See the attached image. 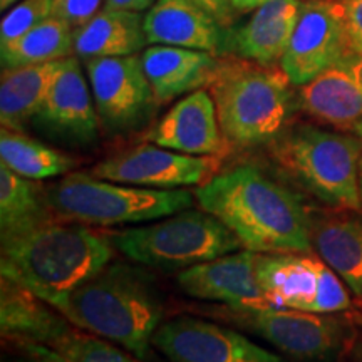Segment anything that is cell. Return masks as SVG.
Instances as JSON below:
<instances>
[{
  "instance_id": "cell-38",
  "label": "cell",
  "mask_w": 362,
  "mask_h": 362,
  "mask_svg": "<svg viewBox=\"0 0 362 362\" xmlns=\"http://www.w3.org/2000/svg\"><path fill=\"white\" fill-rule=\"evenodd\" d=\"M21 0H0V11L7 12L8 8H12L16 4H19Z\"/></svg>"
},
{
  "instance_id": "cell-12",
  "label": "cell",
  "mask_w": 362,
  "mask_h": 362,
  "mask_svg": "<svg viewBox=\"0 0 362 362\" xmlns=\"http://www.w3.org/2000/svg\"><path fill=\"white\" fill-rule=\"evenodd\" d=\"M235 322L259 334L285 354L302 361L327 359L341 347L342 324L329 314L255 307L228 309Z\"/></svg>"
},
{
  "instance_id": "cell-10",
  "label": "cell",
  "mask_w": 362,
  "mask_h": 362,
  "mask_svg": "<svg viewBox=\"0 0 362 362\" xmlns=\"http://www.w3.org/2000/svg\"><path fill=\"white\" fill-rule=\"evenodd\" d=\"M351 52L341 0H304L296 30L279 62L293 86L339 64Z\"/></svg>"
},
{
  "instance_id": "cell-8",
  "label": "cell",
  "mask_w": 362,
  "mask_h": 362,
  "mask_svg": "<svg viewBox=\"0 0 362 362\" xmlns=\"http://www.w3.org/2000/svg\"><path fill=\"white\" fill-rule=\"evenodd\" d=\"M257 280L267 304L312 314L351 307L342 279L324 260L304 253H257Z\"/></svg>"
},
{
  "instance_id": "cell-28",
  "label": "cell",
  "mask_w": 362,
  "mask_h": 362,
  "mask_svg": "<svg viewBox=\"0 0 362 362\" xmlns=\"http://www.w3.org/2000/svg\"><path fill=\"white\" fill-rule=\"evenodd\" d=\"M52 349L61 352L69 362H139L138 357L116 347L115 342L79 327L67 329Z\"/></svg>"
},
{
  "instance_id": "cell-29",
  "label": "cell",
  "mask_w": 362,
  "mask_h": 362,
  "mask_svg": "<svg viewBox=\"0 0 362 362\" xmlns=\"http://www.w3.org/2000/svg\"><path fill=\"white\" fill-rule=\"evenodd\" d=\"M54 13V0H21L8 8L0 24V45L12 42Z\"/></svg>"
},
{
  "instance_id": "cell-5",
  "label": "cell",
  "mask_w": 362,
  "mask_h": 362,
  "mask_svg": "<svg viewBox=\"0 0 362 362\" xmlns=\"http://www.w3.org/2000/svg\"><path fill=\"white\" fill-rule=\"evenodd\" d=\"M272 149L279 165L325 205L351 211L362 208L357 136L298 124L284 129Z\"/></svg>"
},
{
  "instance_id": "cell-9",
  "label": "cell",
  "mask_w": 362,
  "mask_h": 362,
  "mask_svg": "<svg viewBox=\"0 0 362 362\" xmlns=\"http://www.w3.org/2000/svg\"><path fill=\"white\" fill-rule=\"evenodd\" d=\"M86 71L99 119L112 133L138 129L151 117L158 101L141 56L88 59Z\"/></svg>"
},
{
  "instance_id": "cell-14",
  "label": "cell",
  "mask_w": 362,
  "mask_h": 362,
  "mask_svg": "<svg viewBox=\"0 0 362 362\" xmlns=\"http://www.w3.org/2000/svg\"><path fill=\"white\" fill-rule=\"evenodd\" d=\"M93 101L79 57L62 59L33 126L57 141L88 146L98 139L99 116Z\"/></svg>"
},
{
  "instance_id": "cell-17",
  "label": "cell",
  "mask_w": 362,
  "mask_h": 362,
  "mask_svg": "<svg viewBox=\"0 0 362 362\" xmlns=\"http://www.w3.org/2000/svg\"><path fill=\"white\" fill-rule=\"evenodd\" d=\"M304 0H269L238 29H226L225 56L274 66L282 61Z\"/></svg>"
},
{
  "instance_id": "cell-4",
  "label": "cell",
  "mask_w": 362,
  "mask_h": 362,
  "mask_svg": "<svg viewBox=\"0 0 362 362\" xmlns=\"http://www.w3.org/2000/svg\"><path fill=\"white\" fill-rule=\"evenodd\" d=\"M291 84L282 69L237 56L220 59L208 88L226 143L250 148L274 141L291 116Z\"/></svg>"
},
{
  "instance_id": "cell-26",
  "label": "cell",
  "mask_w": 362,
  "mask_h": 362,
  "mask_svg": "<svg viewBox=\"0 0 362 362\" xmlns=\"http://www.w3.org/2000/svg\"><path fill=\"white\" fill-rule=\"evenodd\" d=\"M74 54V29L52 16L12 42L0 45L2 69L61 61Z\"/></svg>"
},
{
  "instance_id": "cell-31",
  "label": "cell",
  "mask_w": 362,
  "mask_h": 362,
  "mask_svg": "<svg viewBox=\"0 0 362 362\" xmlns=\"http://www.w3.org/2000/svg\"><path fill=\"white\" fill-rule=\"evenodd\" d=\"M11 342V359L8 362H69L61 352L44 344L29 341H8Z\"/></svg>"
},
{
  "instance_id": "cell-11",
  "label": "cell",
  "mask_w": 362,
  "mask_h": 362,
  "mask_svg": "<svg viewBox=\"0 0 362 362\" xmlns=\"http://www.w3.org/2000/svg\"><path fill=\"white\" fill-rule=\"evenodd\" d=\"M216 168V156L183 155L149 143L106 158L90 170V175L131 187L178 189L200 187Z\"/></svg>"
},
{
  "instance_id": "cell-13",
  "label": "cell",
  "mask_w": 362,
  "mask_h": 362,
  "mask_svg": "<svg viewBox=\"0 0 362 362\" xmlns=\"http://www.w3.org/2000/svg\"><path fill=\"white\" fill-rule=\"evenodd\" d=\"M153 346L173 362H285L237 330L193 317L161 324Z\"/></svg>"
},
{
  "instance_id": "cell-15",
  "label": "cell",
  "mask_w": 362,
  "mask_h": 362,
  "mask_svg": "<svg viewBox=\"0 0 362 362\" xmlns=\"http://www.w3.org/2000/svg\"><path fill=\"white\" fill-rule=\"evenodd\" d=\"M257 253L237 250L218 259L188 267L178 275V285L189 297L225 304L228 309L269 305L257 280Z\"/></svg>"
},
{
  "instance_id": "cell-22",
  "label": "cell",
  "mask_w": 362,
  "mask_h": 362,
  "mask_svg": "<svg viewBox=\"0 0 362 362\" xmlns=\"http://www.w3.org/2000/svg\"><path fill=\"white\" fill-rule=\"evenodd\" d=\"M144 17L133 11L103 8L84 25L74 30L76 57L134 56L144 47Z\"/></svg>"
},
{
  "instance_id": "cell-30",
  "label": "cell",
  "mask_w": 362,
  "mask_h": 362,
  "mask_svg": "<svg viewBox=\"0 0 362 362\" xmlns=\"http://www.w3.org/2000/svg\"><path fill=\"white\" fill-rule=\"evenodd\" d=\"M104 8V0H54V16L64 19L72 29L84 25Z\"/></svg>"
},
{
  "instance_id": "cell-16",
  "label": "cell",
  "mask_w": 362,
  "mask_h": 362,
  "mask_svg": "<svg viewBox=\"0 0 362 362\" xmlns=\"http://www.w3.org/2000/svg\"><path fill=\"white\" fill-rule=\"evenodd\" d=\"M144 139L192 156H218L226 146L215 101L206 89L193 90L176 103Z\"/></svg>"
},
{
  "instance_id": "cell-3",
  "label": "cell",
  "mask_w": 362,
  "mask_h": 362,
  "mask_svg": "<svg viewBox=\"0 0 362 362\" xmlns=\"http://www.w3.org/2000/svg\"><path fill=\"white\" fill-rule=\"evenodd\" d=\"M112 243L83 223L47 221L2 237L0 270L42 300L64 296L112 262Z\"/></svg>"
},
{
  "instance_id": "cell-18",
  "label": "cell",
  "mask_w": 362,
  "mask_h": 362,
  "mask_svg": "<svg viewBox=\"0 0 362 362\" xmlns=\"http://www.w3.org/2000/svg\"><path fill=\"white\" fill-rule=\"evenodd\" d=\"M151 45H175L225 56L226 29L189 0H156L144 16Z\"/></svg>"
},
{
  "instance_id": "cell-20",
  "label": "cell",
  "mask_w": 362,
  "mask_h": 362,
  "mask_svg": "<svg viewBox=\"0 0 362 362\" xmlns=\"http://www.w3.org/2000/svg\"><path fill=\"white\" fill-rule=\"evenodd\" d=\"M61 312L16 280H0V332L6 341H29L52 347L71 327Z\"/></svg>"
},
{
  "instance_id": "cell-36",
  "label": "cell",
  "mask_w": 362,
  "mask_h": 362,
  "mask_svg": "<svg viewBox=\"0 0 362 362\" xmlns=\"http://www.w3.org/2000/svg\"><path fill=\"white\" fill-rule=\"evenodd\" d=\"M265 2H269V0H232V6L237 12H248L255 11V8L264 6Z\"/></svg>"
},
{
  "instance_id": "cell-27",
  "label": "cell",
  "mask_w": 362,
  "mask_h": 362,
  "mask_svg": "<svg viewBox=\"0 0 362 362\" xmlns=\"http://www.w3.org/2000/svg\"><path fill=\"white\" fill-rule=\"evenodd\" d=\"M0 163L13 173L29 180H45L69 173L78 160L67 153L29 138L21 131H0Z\"/></svg>"
},
{
  "instance_id": "cell-19",
  "label": "cell",
  "mask_w": 362,
  "mask_h": 362,
  "mask_svg": "<svg viewBox=\"0 0 362 362\" xmlns=\"http://www.w3.org/2000/svg\"><path fill=\"white\" fill-rule=\"evenodd\" d=\"M141 62L158 103H170L208 86L220 66L215 54L175 45L144 49Z\"/></svg>"
},
{
  "instance_id": "cell-24",
  "label": "cell",
  "mask_w": 362,
  "mask_h": 362,
  "mask_svg": "<svg viewBox=\"0 0 362 362\" xmlns=\"http://www.w3.org/2000/svg\"><path fill=\"white\" fill-rule=\"evenodd\" d=\"M320 259L362 300V218L336 216L312 225Z\"/></svg>"
},
{
  "instance_id": "cell-33",
  "label": "cell",
  "mask_w": 362,
  "mask_h": 362,
  "mask_svg": "<svg viewBox=\"0 0 362 362\" xmlns=\"http://www.w3.org/2000/svg\"><path fill=\"white\" fill-rule=\"evenodd\" d=\"M194 6L202 7L203 11L215 17L225 29H232L235 24V11L232 6V0H189Z\"/></svg>"
},
{
  "instance_id": "cell-6",
  "label": "cell",
  "mask_w": 362,
  "mask_h": 362,
  "mask_svg": "<svg viewBox=\"0 0 362 362\" xmlns=\"http://www.w3.org/2000/svg\"><path fill=\"white\" fill-rule=\"evenodd\" d=\"M54 214L83 225L116 226L143 223L188 210L187 189H155L115 183L90 173H69L47 189Z\"/></svg>"
},
{
  "instance_id": "cell-2",
  "label": "cell",
  "mask_w": 362,
  "mask_h": 362,
  "mask_svg": "<svg viewBox=\"0 0 362 362\" xmlns=\"http://www.w3.org/2000/svg\"><path fill=\"white\" fill-rule=\"evenodd\" d=\"M47 304L74 327L117 344L139 361L149 357L163 317L155 279L124 262H111L93 279Z\"/></svg>"
},
{
  "instance_id": "cell-37",
  "label": "cell",
  "mask_w": 362,
  "mask_h": 362,
  "mask_svg": "<svg viewBox=\"0 0 362 362\" xmlns=\"http://www.w3.org/2000/svg\"><path fill=\"white\" fill-rule=\"evenodd\" d=\"M354 133L357 138H359V143H361V160H359V183H361V194H362V119L357 121L354 124Z\"/></svg>"
},
{
  "instance_id": "cell-32",
  "label": "cell",
  "mask_w": 362,
  "mask_h": 362,
  "mask_svg": "<svg viewBox=\"0 0 362 362\" xmlns=\"http://www.w3.org/2000/svg\"><path fill=\"white\" fill-rule=\"evenodd\" d=\"M351 51H362V0H341Z\"/></svg>"
},
{
  "instance_id": "cell-1",
  "label": "cell",
  "mask_w": 362,
  "mask_h": 362,
  "mask_svg": "<svg viewBox=\"0 0 362 362\" xmlns=\"http://www.w3.org/2000/svg\"><path fill=\"white\" fill-rule=\"evenodd\" d=\"M194 198L247 250L307 253L314 245L312 221L297 194L257 166H235L214 176L197 188Z\"/></svg>"
},
{
  "instance_id": "cell-7",
  "label": "cell",
  "mask_w": 362,
  "mask_h": 362,
  "mask_svg": "<svg viewBox=\"0 0 362 362\" xmlns=\"http://www.w3.org/2000/svg\"><path fill=\"white\" fill-rule=\"evenodd\" d=\"M117 252L153 269H188L237 252L242 243L208 211L183 210L166 220L107 235Z\"/></svg>"
},
{
  "instance_id": "cell-25",
  "label": "cell",
  "mask_w": 362,
  "mask_h": 362,
  "mask_svg": "<svg viewBox=\"0 0 362 362\" xmlns=\"http://www.w3.org/2000/svg\"><path fill=\"white\" fill-rule=\"evenodd\" d=\"M54 210L47 189L0 165V235H17L47 221Z\"/></svg>"
},
{
  "instance_id": "cell-35",
  "label": "cell",
  "mask_w": 362,
  "mask_h": 362,
  "mask_svg": "<svg viewBox=\"0 0 362 362\" xmlns=\"http://www.w3.org/2000/svg\"><path fill=\"white\" fill-rule=\"evenodd\" d=\"M344 62L349 67V71L356 78L357 84L362 88V51H351L346 57H344Z\"/></svg>"
},
{
  "instance_id": "cell-23",
  "label": "cell",
  "mask_w": 362,
  "mask_h": 362,
  "mask_svg": "<svg viewBox=\"0 0 362 362\" xmlns=\"http://www.w3.org/2000/svg\"><path fill=\"white\" fill-rule=\"evenodd\" d=\"M62 61V59H61ZM61 61L2 69L0 78V123L2 128L21 131L33 124L42 106Z\"/></svg>"
},
{
  "instance_id": "cell-21",
  "label": "cell",
  "mask_w": 362,
  "mask_h": 362,
  "mask_svg": "<svg viewBox=\"0 0 362 362\" xmlns=\"http://www.w3.org/2000/svg\"><path fill=\"white\" fill-rule=\"evenodd\" d=\"M297 103L309 116L337 128H354L362 119V88L344 61L298 86Z\"/></svg>"
},
{
  "instance_id": "cell-34",
  "label": "cell",
  "mask_w": 362,
  "mask_h": 362,
  "mask_svg": "<svg viewBox=\"0 0 362 362\" xmlns=\"http://www.w3.org/2000/svg\"><path fill=\"white\" fill-rule=\"evenodd\" d=\"M153 4H155V0H104V8L143 12L151 7Z\"/></svg>"
}]
</instances>
